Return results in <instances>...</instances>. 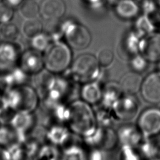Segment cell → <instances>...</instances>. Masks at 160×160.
Instances as JSON below:
<instances>
[{
    "label": "cell",
    "instance_id": "1",
    "mask_svg": "<svg viewBox=\"0 0 160 160\" xmlns=\"http://www.w3.org/2000/svg\"><path fill=\"white\" fill-rule=\"evenodd\" d=\"M44 51V64L49 72L60 73L70 65L72 54L68 44L59 41H54L50 43Z\"/></svg>",
    "mask_w": 160,
    "mask_h": 160
},
{
    "label": "cell",
    "instance_id": "2",
    "mask_svg": "<svg viewBox=\"0 0 160 160\" xmlns=\"http://www.w3.org/2000/svg\"><path fill=\"white\" fill-rule=\"evenodd\" d=\"M69 122L71 129L81 135L92 134L95 129V118L89 104L78 101L69 109Z\"/></svg>",
    "mask_w": 160,
    "mask_h": 160
},
{
    "label": "cell",
    "instance_id": "3",
    "mask_svg": "<svg viewBox=\"0 0 160 160\" xmlns=\"http://www.w3.org/2000/svg\"><path fill=\"white\" fill-rule=\"evenodd\" d=\"M99 64L96 57L91 54L79 55L72 64V74L82 82L93 81L99 74Z\"/></svg>",
    "mask_w": 160,
    "mask_h": 160
},
{
    "label": "cell",
    "instance_id": "4",
    "mask_svg": "<svg viewBox=\"0 0 160 160\" xmlns=\"http://www.w3.org/2000/svg\"><path fill=\"white\" fill-rule=\"evenodd\" d=\"M63 32L69 46L75 49L86 48L91 41L89 30L80 24L71 23L64 26Z\"/></svg>",
    "mask_w": 160,
    "mask_h": 160
},
{
    "label": "cell",
    "instance_id": "5",
    "mask_svg": "<svg viewBox=\"0 0 160 160\" xmlns=\"http://www.w3.org/2000/svg\"><path fill=\"white\" fill-rule=\"evenodd\" d=\"M139 132L145 138H149L160 132V109L151 108L144 110L138 121Z\"/></svg>",
    "mask_w": 160,
    "mask_h": 160
},
{
    "label": "cell",
    "instance_id": "6",
    "mask_svg": "<svg viewBox=\"0 0 160 160\" xmlns=\"http://www.w3.org/2000/svg\"><path fill=\"white\" fill-rule=\"evenodd\" d=\"M140 91L146 101L151 104L160 103V71L148 75L142 81Z\"/></svg>",
    "mask_w": 160,
    "mask_h": 160
},
{
    "label": "cell",
    "instance_id": "7",
    "mask_svg": "<svg viewBox=\"0 0 160 160\" xmlns=\"http://www.w3.org/2000/svg\"><path fill=\"white\" fill-rule=\"evenodd\" d=\"M142 55L148 61H160V32H151L140 44Z\"/></svg>",
    "mask_w": 160,
    "mask_h": 160
},
{
    "label": "cell",
    "instance_id": "8",
    "mask_svg": "<svg viewBox=\"0 0 160 160\" xmlns=\"http://www.w3.org/2000/svg\"><path fill=\"white\" fill-rule=\"evenodd\" d=\"M66 11V4L63 0H42L39 5V14L45 19L58 20L62 17Z\"/></svg>",
    "mask_w": 160,
    "mask_h": 160
},
{
    "label": "cell",
    "instance_id": "9",
    "mask_svg": "<svg viewBox=\"0 0 160 160\" xmlns=\"http://www.w3.org/2000/svg\"><path fill=\"white\" fill-rule=\"evenodd\" d=\"M82 101L89 104L98 102L102 97V91L100 86L94 81L86 82L81 91Z\"/></svg>",
    "mask_w": 160,
    "mask_h": 160
},
{
    "label": "cell",
    "instance_id": "10",
    "mask_svg": "<svg viewBox=\"0 0 160 160\" xmlns=\"http://www.w3.org/2000/svg\"><path fill=\"white\" fill-rule=\"evenodd\" d=\"M142 81V79L139 73L132 71L122 76L120 87L122 91L128 94H133L140 90Z\"/></svg>",
    "mask_w": 160,
    "mask_h": 160
},
{
    "label": "cell",
    "instance_id": "11",
    "mask_svg": "<svg viewBox=\"0 0 160 160\" xmlns=\"http://www.w3.org/2000/svg\"><path fill=\"white\" fill-rule=\"evenodd\" d=\"M116 10L118 15L121 18L129 19L137 15L139 8L132 0H121L118 3Z\"/></svg>",
    "mask_w": 160,
    "mask_h": 160
},
{
    "label": "cell",
    "instance_id": "12",
    "mask_svg": "<svg viewBox=\"0 0 160 160\" xmlns=\"http://www.w3.org/2000/svg\"><path fill=\"white\" fill-rule=\"evenodd\" d=\"M19 11L26 19L36 18L39 14V6L34 0H26L22 3Z\"/></svg>",
    "mask_w": 160,
    "mask_h": 160
},
{
    "label": "cell",
    "instance_id": "13",
    "mask_svg": "<svg viewBox=\"0 0 160 160\" xmlns=\"http://www.w3.org/2000/svg\"><path fill=\"white\" fill-rule=\"evenodd\" d=\"M19 34L18 28L12 22L3 23L0 29V36L6 41L11 42L16 40L18 38Z\"/></svg>",
    "mask_w": 160,
    "mask_h": 160
},
{
    "label": "cell",
    "instance_id": "14",
    "mask_svg": "<svg viewBox=\"0 0 160 160\" xmlns=\"http://www.w3.org/2000/svg\"><path fill=\"white\" fill-rule=\"evenodd\" d=\"M42 24L36 18L26 19L22 26L24 35L28 38H32L42 31Z\"/></svg>",
    "mask_w": 160,
    "mask_h": 160
},
{
    "label": "cell",
    "instance_id": "15",
    "mask_svg": "<svg viewBox=\"0 0 160 160\" xmlns=\"http://www.w3.org/2000/svg\"><path fill=\"white\" fill-rule=\"evenodd\" d=\"M25 62L32 70L38 71L44 64V59L38 51H29L24 56Z\"/></svg>",
    "mask_w": 160,
    "mask_h": 160
},
{
    "label": "cell",
    "instance_id": "16",
    "mask_svg": "<svg viewBox=\"0 0 160 160\" xmlns=\"http://www.w3.org/2000/svg\"><path fill=\"white\" fill-rule=\"evenodd\" d=\"M31 40L32 46L38 51H44L50 44V38L46 33H39L32 37Z\"/></svg>",
    "mask_w": 160,
    "mask_h": 160
},
{
    "label": "cell",
    "instance_id": "17",
    "mask_svg": "<svg viewBox=\"0 0 160 160\" xmlns=\"http://www.w3.org/2000/svg\"><path fill=\"white\" fill-rule=\"evenodd\" d=\"M114 54L111 50L108 48L101 49L98 53L97 60L99 65L102 66H107L109 65L113 60Z\"/></svg>",
    "mask_w": 160,
    "mask_h": 160
},
{
    "label": "cell",
    "instance_id": "18",
    "mask_svg": "<svg viewBox=\"0 0 160 160\" xmlns=\"http://www.w3.org/2000/svg\"><path fill=\"white\" fill-rule=\"evenodd\" d=\"M148 60L142 55H135L131 59V67L133 71L140 72L145 70Z\"/></svg>",
    "mask_w": 160,
    "mask_h": 160
},
{
    "label": "cell",
    "instance_id": "19",
    "mask_svg": "<svg viewBox=\"0 0 160 160\" xmlns=\"http://www.w3.org/2000/svg\"><path fill=\"white\" fill-rule=\"evenodd\" d=\"M13 9L8 4L0 2V22H9L13 16Z\"/></svg>",
    "mask_w": 160,
    "mask_h": 160
},
{
    "label": "cell",
    "instance_id": "20",
    "mask_svg": "<svg viewBox=\"0 0 160 160\" xmlns=\"http://www.w3.org/2000/svg\"><path fill=\"white\" fill-rule=\"evenodd\" d=\"M82 151L78 148H73L66 151L64 154V160H84V156Z\"/></svg>",
    "mask_w": 160,
    "mask_h": 160
},
{
    "label": "cell",
    "instance_id": "21",
    "mask_svg": "<svg viewBox=\"0 0 160 160\" xmlns=\"http://www.w3.org/2000/svg\"><path fill=\"white\" fill-rule=\"evenodd\" d=\"M22 0H7L8 4L11 6H16L21 3Z\"/></svg>",
    "mask_w": 160,
    "mask_h": 160
},
{
    "label": "cell",
    "instance_id": "22",
    "mask_svg": "<svg viewBox=\"0 0 160 160\" xmlns=\"http://www.w3.org/2000/svg\"><path fill=\"white\" fill-rule=\"evenodd\" d=\"M157 149H158V151H159V152H160V139H159V144H158V146Z\"/></svg>",
    "mask_w": 160,
    "mask_h": 160
},
{
    "label": "cell",
    "instance_id": "23",
    "mask_svg": "<svg viewBox=\"0 0 160 160\" xmlns=\"http://www.w3.org/2000/svg\"><path fill=\"white\" fill-rule=\"evenodd\" d=\"M157 2H158V5H159V6H160V0H157Z\"/></svg>",
    "mask_w": 160,
    "mask_h": 160
},
{
    "label": "cell",
    "instance_id": "24",
    "mask_svg": "<svg viewBox=\"0 0 160 160\" xmlns=\"http://www.w3.org/2000/svg\"><path fill=\"white\" fill-rule=\"evenodd\" d=\"M159 71H160V63H159Z\"/></svg>",
    "mask_w": 160,
    "mask_h": 160
},
{
    "label": "cell",
    "instance_id": "25",
    "mask_svg": "<svg viewBox=\"0 0 160 160\" xmlns=\"http://www.w3.org/2000/svg\"><path fill=\"white\" fill-rule=\"evenodd\" d=\"M0 1H1V0H0Z\"/></svg>",
    "mask_w": 160,
    "mask_h": 160
}]
</instances>
